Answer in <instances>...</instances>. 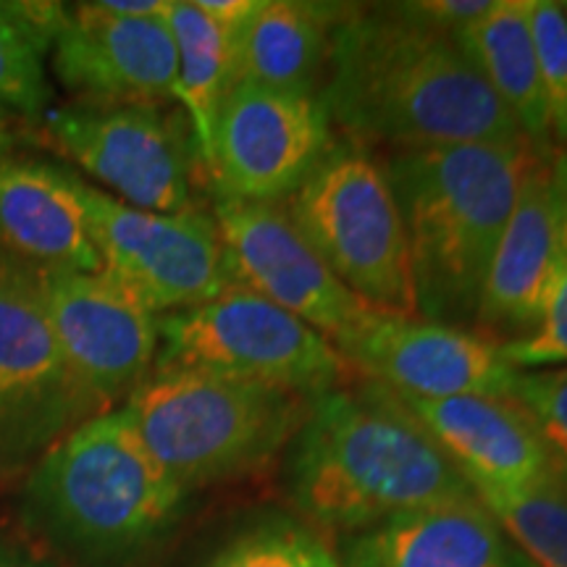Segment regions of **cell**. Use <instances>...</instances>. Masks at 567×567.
<instances>
[{"instance_id": "9a60e30c", "label": "cell", "mask_w": 567, "mask_h": 567, "mask_svg": "<svg viewBox=\"0 0 567 567\" xmlns=\"http://www.w3.org/2000/svg\"><path fill=\"white\" fill-rule=\"evenodd\" d=\"M51 48L59 80L92 105L176 101V45L168 17L130 19L101 3H80L66 13Z\"/></svg>"}, {"instance_id": "6da1fadb", "label": "cell", "mask_w": 567, "mask_h": 567, "mask_svg": "<svg viewBox=\"0 0 567 567\" xmlns=\"http://www.w3.org/2000/svg\"><path fill=\"white\" fill-rule=\"evenodd\" d=\"M321 101L331 126L363 147L528 140L450 34L417 27L389 6L339 17Z\"/></svg>"}, {"instance_id": "cb8c5ba5", "label": "cell", "mask_w": 567, "mask_h": 567, "mask_svg": "<svg viewBox=\"0 0 567 567\" xmlns=\"http://www.w3.org/2000/svg\"><path fill=\"white\" fill-rule=\"evenodd\" d=\"M208 567H342V559L321 530L279 517L234 538Z\"/></svg>"}, {"instance_id": "603a6c76", "label": "cell", "mask_w": 567, "mask_h": 567, "mask_svg": "<svg viewBox=\"0 0 567 567\" xmlns=\"http://www.w3.org/2000/svg\"><path fill=\"white\" fill-rule=\"evenodd\" d=\"M496 526L536 567H567V476L551 467L523 486H471Z\"/></svg>"}, {"instance_id": "d4e9b609", "label": "cell", "mask_w": 567, "mask_h": 567, "mask_svg": "<svg viewBox=\"0 0 567 567\" xmlns=\"http://www.w3.org/2000/svg\"><path fill=\"white\" fill-rule=\"evenodd\" d=\"M538 80L547 105L549 140L567 153V11L555 0H530Z\"/></svg>"}, {"instance_id": "3957f363", "label": "cell", "mask_w": 567, "mask_h": 567, "mask_svg": "<svg viewBox=\"0 0 567 567\" xmlns=\"http://www.w3.org/2000/svg\"><path fill=\"white\" fill-rule=\"evenodd\" d=\"M542 151L517 140L386 153L381 168L405 224L417 316L473 329L496 245Z\"/></svg>"}, {"instance_id": "1f68e13d", "label": "cell", "mask_w": 567, "mask_h": 567, "mask_svg": "<svg viewBox=\"0 0 567 567\" xmlns=\"http://www.w3.org/2000/svg\"><path fill=\"white\" fill-rule=\"evenodd\" d=\"M0 567H42V565L32 563V559L21 555V551L3 547V544H0Z\"/></svg>"}, {"instance_id": "ba28073f", "label": "cell", "mask_w": 567, "mask_h": 567, "mask_svg": "<svg viewBox=\"0 0 567 567\" xmlns=\"http://www.w3.org/2000/svg\"><path fill=\"white\" fill-rule=\"evenodd\" d=\"M97 413L105 410L71 371L34 274L0 268V478L38 465Z\"/></svg>"}, {"instance_id": "7a4b0ae2", "label": "cell", "mask_w": 567, "mask_h": 567, "mask_svg": "<svg viewBox=\"0 0 567 567\" xmlns=\"http://www.w3.org/2000/svg\"><path fill=\"white\" fill-rule=\"evenodd\" d=\"M289 486L313 528L342 534L473 496L400 396L360 375L313 400L295 436Z\"/></svg>"}, {"instance_id": "4dcf8cb0", "label": "cell", "mask_w": 567, "mask_h": 567, "mask_svg": "<svg viewBox=\"0 0 567 567\" xmlns=\"http://www.w3.org/2000/svg\"><path fill=\"white\" fill-rule=\"evenodd\" d=\"M551 176H555L559 205H563V221L567 229V153L559 151V147H555V153H551Z\"/></svg>"}, {"instance_id": "7402d4cb", "label": "cell", "mask_w": 567, "mask_h": 567, "mask_svg": "<svg viewBox=\"0 0 567 567\" xmlns=\"http://www.w3.org/2000/svg\"><path fill=\"white\" fill-rule=\"evenodd\" d=\"M168 27L176 45V101L187 113L205 168L218 109L234 84V32L213 21L195 0H172Z\"/></svg>"}, {"instance_id": "7c38bea8", "label": "cell", "mask_w": 567, "mask_h": 567, "mask_svg": "<svg viewBox=\"0 0 567 567\" xmlns=\"http://www.w3.org/2000/svg\"><path fill=\"white\" fill-rule=\"evenodd\" d=\"M213 221L234 287L279 305L331 344L373 310L329 271L284 203L216 197Z\"/></svg>"}, {"instance_id": "d6986e66", "label": "cell", "mask_w": 567, "mask_h": 567, "mask_svg": "<svg viewBox=\"0 0 567 567\" xmlns=\"http://www.w3.org/2000/svg\"><path fill=\"white\" fill-rule=\"evenodd\" d=\"M342 567H515V557L473 494L360 530L344 547Z\"/></svg>"}, {"instance_id": "4fadbf2b", "label": "cell", "mask_w": 567, "mask_h": 567, "mask_svg": "<svg viewBox=\"0 0 567 567\" xmlns=\"http://www.w3.org/2000/svg\"><path fill=\"white\" fill-rule=\"evenodd\" d=\"M360 379L421 400L509 396L515 368L473 329L368 310L334 342Z\"/></svg>"}, {"instance_id": "277c9868", "label": "cell", "mask_w": 567, "mask_h": 567, "mask_svg": "<svg viewBox=\"0 0 567 567\" xmlns=\"http://www.w3.org/2000/svg\"><path fill=\"white\" fill-rule=\"evenodd\" d=\"M184 496L124 410L76 425L40 457L27 486L42 534L87 563H116L151 547Z\"/></svg>"}, {"instance_id": "8992f818", "label": "cell", "mask_w": 567, "mask_h": 567, "mask_svg": "<svg viewBox=\"0 0 567 567\" xmlns=\"http://www.w3.org/2000/svg\"><path fill=\"white\" fill-rule=\"evenodd\" d=\"M284 205L329 271L358 300L379 313L417 316L400 205L381 161L368 147L331 140Z\"/></svg>"}, {"instance_id": "5b68a950", "label": "cell", "mask_w": 567, "mask_h": 567, "mask_svg": "<svg viewBox=\"0 0 567 567\" xmlns=\"http://www.w3.org/2000/svg\"><path fill=\"white\" fill-rule=\"evenodd\" d=\"M316 396L193 368L153 371L122 408L184 494L243 476L295 442Z\"/></svg>"}, {"instance_id": "f546056e", "label": "cell", "mask_w": 567, "mask_h": 567, "mask_svg": "<svg viewBox=\"0 0 567 567\" xmlns=\"http://www.w3.org/2000/svg\"><path fill=\"white\" fill-rule=\"evenodd\" d=\"M213 21L237 34L258 9L260 0H195Z\"/></svg>"}, {"instance_id": "e0dca14e", "label": "cell", "mask_w": 567, "mask_h": 567, "mask_svg": "<svg viewBox=\"0 0 567 567\" xmlns=\"http://www.w3.org/2000/svg\"><path fill=\"white\" fill-rule=\"evenodd\" d=\"M396 396L471 486H523L555 467L534 421L513 396Z\"/></svg>"}, {"instance_id": "f1b7e54d", "label": "cell", "mask_w": 567, "mask_h": 567, "mask_svg": "<svg viewBox=\"0 0 567 567\" xmlns=\"http://www.w3.org/2000/svg\"><path fill=\"white\" fill-rule=\"evenodd\" d=\"M492 3L494 0H415V3H389V9L417 27L455 38L460 30L484 17Z\"/></svg>"}, {"instance_id": "836d02e7", "label": "cell", "mask_w": 567, "mask_h": 567, "mask_svg": "<svg viewBox=\"0 0 567 567\" xmlns=\"http://www.w3.org/2000/svg\"><path fill=\"white\" fill-rule=\"evenodd\" d=\"M563 6H565V11H567V3H563Z\"/></svg>"}, {"instance_id": "30bf717a", "label": "cell", "mask_w": 567, "mask_h": 567, "mask_svg": "<svg viewBox=\"0 0 567 567\" xmlns=\"http://www.w3.org/2000/svg\"><path fill=\"white\" fill-rule=\"evenodd\" d=\"M48 140L132 208H195L193 182L203 161L187 116L161 105L82 103L48 118Z\"/></svg>"}, {"instance_id": "d6a6232c", "label": "cell", "mask_w": 567, "mask_h": 567, "mask_svg": "<svg viewBox=\"0 0 567 567\" xmlns=\"http://www.w3.org/2000/svg\"><path fill=\"white\" fill-rule=\"evenodd\" d=\"M3 113H6V111H0V118H3Z\"/></svg>"}, {"instance_id": "4316f807", "label": "cell", "mask_w": 567, "mask_h": 567, "mask_svg": "<svg viewBox=\"0 0 567 567\" xmlns=\"http://www.w3.org/2000/svg\"><path fill=\"white\" fill-rule=\"evenodd\" d=\"M509 396L526 410L551 463L567 476V365L517 371Z\"/></svg>"}, {"instance_id": "52a82bcc", "label": "cell", "mask_w": 567, "mask_h": 567, "mask_svg": "<svg viewBox=\"0 0 567 567\" xmlns=\"http://www.w3.org/2000/svg\"><path fill=\"white\" fill-rule=\"evenodd\" d=\"M158 331L153 371L193 368L305 396L358 379L321 331L234 284L197 308L158 316Z\"/></svg>"}, {"instance_id": "484cf974", "label": "cell", "mask_w": 567, "mask_h": 567, "mask_svg": "<svg viewBox=\"0 0 567 567\" xmlns=\"http://www.w3.org/2000/svg\"><path fill=\"white\" fill-rule=\"evenodd\" d=\"M48 103L42 48L0 3V111L40 113Z\"/></svg>"}, {"instance_id": "ac0fdd59", "label": "cell", "mask_w": 567, "mask_h": 567, "mask_svg": "<svg viewBox=\"0 0 567 567\" xmlns=\"http://www.w3.org/2000/svg\"><path fill=\"white\" fill-rule=\"evenodd\" d=\"M0 245L42 268L103 271L74 174L51 163L0 155Z\"/></svg>"}, {"instance_id": "83f0119b", "label": "cell", "mask_w": 567, "mask_h": 567, "mask_svg": "<svg viewBox=\"0 0 567 567\" xmlns=\"http://www.w3.org/2000/svg\"><path fill=\"white\" fill-rule=\"evenodd\" d=\"M502 358L515 371H538V368L567 365V229L563 255L551 281L547 305H544L542 321L528 337L517 342L502 344Z\"/></svg>"}, {"instance_id": "8fae6325", "label": "cell", "mask_w": 567, "mask_h": 567, "mask_svg": "<svg viewBox=\"0 0 567 567\" xmlns=\"http://www.w3.org/2000/svg\"><path fill=\"white\" fill-rule=\"evenodd\" d=\"M321 95L231 84L213 126L205 163L218 197L284 203L331 145Z\"/></svg>"}, {"instance_id": "ffe728a7", "label": "cell", "mask_w": 567, "mask_h": 567, "mask_svg": "<svg viewBox=\"0 0 567 567\" xmlns=\"http://www.w3.org/2000/svg\"><path fill=\"white\" fill-rule=\"evenodd\" d=\"M344 6L260 0L234 34V84L321 95L331 30Z\"/></svg>"}, {"instance_id": "5bb4252c", "label": "cell", "mask_w": 567, "mask_h": 567, "mask_svg": "<svg viewBox=\"0 0 567 567\" xmlns=\"http://www.w3.org/2000/svg\"><path fill=\"white\" fill-rule=\"evenodd\" d=\"M34 279L71 371L103 410L153 373L158 316L111 276L40 268Z\"/></svg>"}, {"instance_id": "9c48e42d", "label": "cell", "mask_w": 567, "mask_h": 567, "mask_svg": "<svg viewBox=\"0 0 567 567\" xmlns=\"http://www.w3.org/2000/svg\"><path fill=\"white\" fill-rule=\"evenodd\" d=\"M103 274L151 313H179L231 287L221 234L210 213L132 208L74 176Z\"/></svg>"}, {"instance_id": "44dd1931", "label": "cell", "mask_w": 567, "mask_h": 567, "mask_svg": "<svg viewBox=\"0 0 567 567\" xmlns=\"http://www.w3.org/2000/svg\"><path fill=\"white\" fill-rule=\"evenodd\" d=\"M452 40L502 105L513 113L520 132L538 147H555L549 140L547 105L538 80L530 0H494L484 17L460 30Z\"/></svg>"}, {"instance_id": "2e32d148", "label": "cell", "mask_w": 567, "mask_h": 567, "mask_svg": "<svg viewBox=\"0 0 567 567\" xmlns=\"http://www.w3.org/2000/svg\"><path fill=\"white\" fill-rule=\"evenodd\" d=\"M551 153L555 147L538 153L523 176L473 321L476 334L499 347L528 337L542 321L563 255L565 221L551 176Z\"/></svg>"}]
</instances>
